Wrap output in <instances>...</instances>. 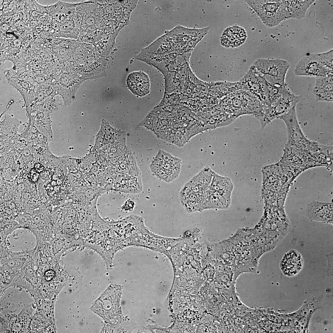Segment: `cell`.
<instances>
[{
    "mask_svg": "<svg viewBox=\"0 0 333 333\" xmlns=\"http://www.w3.org/2000/svg\"><path fill=\"white\" fill-rule=\"evenodd\" d=\"M301 99V96L294 95L287 88L278 99L266 108L263 115L258 118L261 128L286 113L296 105Z\"/></svg>",
    "mask_w": 333,
    "mask_h": 333,
    "instance_id": "5",
    "label": "cell"
},
{
    "mask_svg": "<svg viewBox=\"0 0 333 333\" xmlns=\"http://www.w3.org/2000/svg\"><path fill=\"white\" fill-rule=\"evenodd\" d=\"M313 92L315 102L332 101L333 75L316 77Z\"/></svg>",
    "mask_w": 333,
    "mask_h": 333,
    "instance_id": "12",
    "label": "cell"
},
{
    "mask_svg": "<svg viewBox=\"0 0 333 333\" xmlns=\"http://www.w3.org/2000/svg\"><path fill=\"white\" fill-rule=\"evenodd\" d=\"M247 37L246 32L243 28L234 25L224 30L220 37V43L226 47H237L245 42Z\"/></svg>",
    "mask_w": 333,
    "mask_h": 333,
    "instance_id": "11",
    "label": "cell"
},
{
    "mask_svg": "<svg viewBox=\"0 0 333 333\" xmlns=\"http://www.w3.org/2000/svg\"><path fill=\"white\" fill-rule=\"evenodd\" d=\"M233 184L230 178L214 173L210 187L211 191L221 195L228 200H230Z\"/></svg>",
    "mask_w": 333,
    "mask_h": 333,
    "instance_id": "14",
    "label": "cell"
},
{
    "mask_svg": "<svg viewBox=\"0 0 333 333\" xmlns=\"http://www.w3.org/2000/svg\"><path fill=\"white\" fill-rule=\"evenodd\" d=\"M315 0H285L287 19H301L304 18L306 12Z\"/></svg>",
    "mask_w": 333,
    "mask_h": 333,
    "instance_id": "13",
    "label": "cell"
},
{
    "mask_svg": "<svg viewBox=\"0 0 333 333\" xmlns=\"http://www.w3.org/2000/svg\"><path fill=\"white\" fill-rule=\"evenodd\" d=\"M306 215L310 220L333 223V204L313 200L307 204Z\"/></svg>",
    "mask_w": 333,
    "mask_h": 333,
    "instance_id": "8",
    "label": "cell"
},
{
    "mask_svg": "<svg viewBox=\"0 0 333 333\" xmlns=\"http://www.w3.org/2000/svg\"><path fill=\"white\" fill-rule=\"evenodd\" d=\"M296 105L280 117L286 127L287 142L286 146L310 152H314L319 143L311 141L305 136L299 125L296 114Z\"/></svg>",
    "mask_w": 333,
    "mask_h": 333,
    "instance_id": "3",
    "label": "cell"
},
{
    "mask_svg": "<svg viewBox=\"0 0 333 333\" xmlns=\"http://www.w3.org/2000/svg\"><path fill=\"white\" fill-rule=\"evenodd\" d=\"M241 87L254 95L264 105L268 104L267 84L252 66L240 81Z\"/></svg>",
    "mask_w": 333,
    "mask_h": 333,
    "instance_id": "7",
    "label": "cell"
},
{
    "mask_svg": "<svg viewBox=\"0 0 333 333\" xmlns=\"http://www.w3.org/2000/svg\"><path fill=\"white\" fill-rule=\"evenodd\" d=\"M252 66L268 84L277 88L286 85L285 77L290 66L287 60L279 58H260Z\"/></svg>",
    "mask_w": 333,
    "mask_h": 333,
    "instance_id": "2",
    "label": "cell"
},
{
    "mask_svg": "<svg viewBox=\"0 0 333 333\" xmlns=\"http://www.w3.org/2000/svg\"><path fill=\"white\" fill-rule=\"evenodd\" d=\"M35 169L38 172H40L43 170V166L40 164L37 163L35 165Z\"/></svg>",
    "mask_w": 333,
    "mask_h": 333,
    "instance_id": "18",
    "label": "cell"
},
{
    "mask_svg": "<svg viewBox=\"0 0 333 333\" xmlns=\"http://www.w3.org/2000/svg\"><path fill=\"white\" fill-rule=\"evenodd\" d=\"M294 72L298 76H326L333 75V68L323 63L316 53H313L301 59L296 65Z\"/></svg>",
    "mask_w": 333,
    "mask_h": 333,
    "instance_id": "6",
    "label": "cell"
},
{
    "mask_svg": "<svg viewBox=\"0 0 333 333\" xmlns=\"http://www.w3.org/2000/svg\"><path fill=\"white\" fill-rule=\"evenodd\" d=\"M303 261L300 253L291 249L284 255L280 264V267L283 273L289 277L297 274L302 269Z\"/></svg>",
    "mask_w": 333,
    "mask_h": 333,
    "instance_id": "10",
    "label": "cell"
},
{
    "mask_svg": "<svg viewBox=\"0 0 333 333\" xmlns=\"http://www.w3.org/2000/svg\"><path fill=\"white\" fill-rule=\"evenodd\" d=\"M135 203L131 199H128L121 207L122 209L125 211L130 212L133 210Z\"/></svg>",
    "mask_w": 333,
    "mask_h": 333,
    "instance_id": "15",
    "label": "cell"
},
{
    "mask_svg": "<svg viewBox=\"0 0 333 333\" xmlns=\"http://www.w3.org/2000/svg\"><path fill=\"white\" fill-rule=\"evenodd\" d=\"M55 273L52 270H49L46 272L44 274V278L47 281L51 280L54 277Z\"/></svg>",
    "mask_w": 333,
    "mask_h": 333,
    "instance_id": "17",
    "label": "cell"
},
{
    "mask_svg": "<svg viewBox=\"0 0 333 333\" xmlns=\"http://www.w3.org/2000/svg\"><path fill=\"white\" fill-rule=\"evenodd\" d=\"M39 177V172L36 170L33 169L31 170L29 176V179L33 182H35L37 181Z\"/></svg>",
    "mask_w": 333,
    "mask_h": 333,
    "instance_id": "16",
    "label": "cell"
},
{
    "mask_svg": "<svg viewBox=\"0 0 333 333\" xmlns=\"http://www.w3.org/2000/svg\"><path fill=\"white\" fill-rule=\"evenodd\" d=\"M263 23L269 27L287 19L285 0H245Z\"/></svg>",
    "mask_w": 333,
    "mask_h": 333,
    "instance_id": "1",
    "label": "cell"
},
{
    "mask_svg": "<svg viewBox=\"0 0 333 333\" xmlns=\"http://www.w3.org/2000/svg\"><path fill=\"white\" fill-rule=\"evenodd\" d=\"M180 160L160 150L150 166V168L157 178L167 182L178 177L180 171Z\"/></svg>",
    "mask_w": 333,
    "mask_h": 333,
    "instance_id": "4",
    "label": "cell"
},
{
    "mask_svg": "<svg viewBox=\"0 0 333 333\" xmlns=\"http://www.w3.org/2000/svg\"><path fill=\"white\" fill-rule=\"evenodd\" d=\"M128 89L134 95L142 97L150 92V83L148 76L142 71H135L129 74L126 78Z\"/></svg>",
    "mask_w": 333,
    "mask_h": 333,
    "instance_id": "9",
    "label": "cell"
},
{
    "mask_svg": "<svg viewBox=\"0 0 333 333\" xmlns=\"http://www.w3.org/2000/svg\"><path fill=\"white\" fill-rule=\"evenodd\" d=\"M23 196L24 198L26 199H28L30 198V195L28 193H25V194H24Z\"/></svg>",
    "mask_w": 333,
    "mask_h": 333,
    "instance_id": "19",
    "label": "cell"
}]
</instances>
